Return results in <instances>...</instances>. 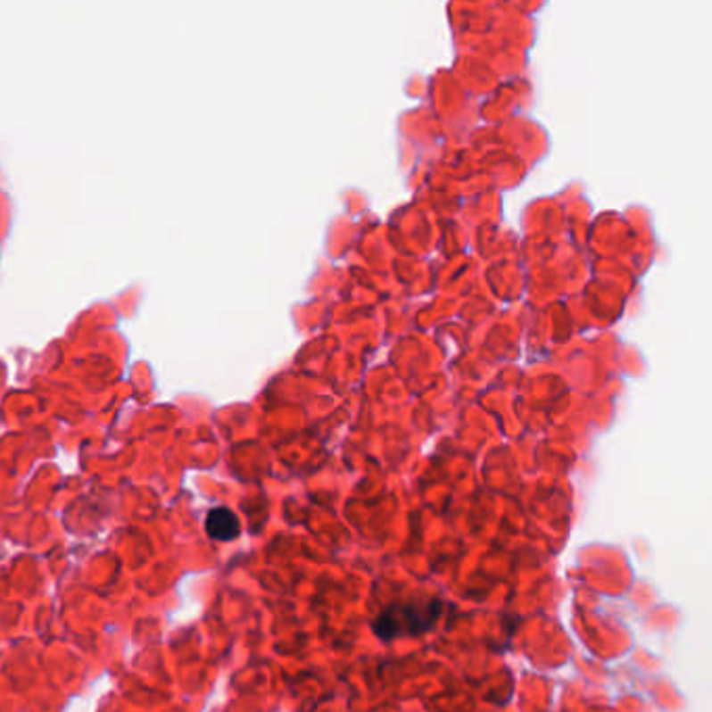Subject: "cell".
<instances>
[{
    "label": "cell",
    "instance_id": "obj_1",
    "mask_svg": "<svg viewBox=\"0 0 712 712\" xmlns=\"http://www.w3.org/2000/svg\"><path fill=\"white\" fill-rule=\"evenodd\" d=\"M443 615V601L439 598H414L386 606L372 621V631L380 642L399 637H418L433 629Z\"/></svg>",
    "mask_w": 712,
    "mask_h": 712
},
{
    "label": "cell",
    "instance_id": "obj_2",
    "mask_svg": "<svg viewBox=\"0 0 712 712\" xmlns=\"http://www.w3.org/2000/svg\"><path fill=\"white\" fill-rule=\"evenodd\" d=\"M205 531L213 542H235L241 535V523L238 517L228 508H213L205 518Z\"/></svg>",
    "mask_w": 712,
    "mask_h": 712
}]
</instances>
